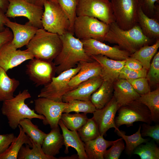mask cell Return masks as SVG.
Masks as SVG:
<instances>
[{
  "label": "cell",
  "instance_id": "46",
  "mask_svg": "<svg viewBox=\"0 0 159 159\" xmlns=\"http://www.w3.org/2000/svg\"><path fill=\"white\" fill-rule=\"evenodd\" d=\"M157 0H140L142 8L144 13L146 11L152 14L154 13L156 9L155 4Z\"/></svg>",
  "mask_w": 159,
  "mask_h": 159
},
{
  "label": "cell",
  "instance_id": "21",
  "mask_svg": "<svg viewBox=\"0 0 159 159\" xmlns=\"http://www.w3.org/2000/svg\"><path fill=\"white\" fill-rule=\"evenodd\" d=\"M113 96L119 107L136 100L140 96L127 80L118 79L113 83Z\"/></svg>",
  "mask_w": 159,
  "mask_h": 159
},
{
  "label": "cell",
  "instance_id": "26",
  "mask_svg": "<svg viewBox=\"0 0 159 159\" xmlns=\"http://www.w3.org/2000/svg\"><path fill=\"white\" fill-rule=\"evenodd\" d=\"M138 25L146 36L150 39H159V22L155 19L148 17L144 13L141 4L138 11Z\"/></svg>",
  "mask_w": 159,
  "mask_h": 159
},
{
  "label": "cell",
  "instance_id": "47",
  "mask_svg": "<svg viewBox=\"0 0 159 159\" xmlns=\"http://www.w3.org/2000/svg\"><path fill=\"white\" fill-rule=\"evenodd\" d=\"M124 66L128 69L134 70H140L143 68L139 61L131 57H129L125 60Z\"/></svg>",
  "mask_w": 159,
  "mask_h": 159
},
{
  "label": "cell",
  "instance_id": "43",
  "mask_svg": "<svg viewBox=\"0 0 159 159\" xmlns=\"http://www.w3.org/2000/svg\"><path fill=\"white\" fill-rule=\"evenodd\" d=\"M150 125L145 123L141 125V135L142 137H150L159 144V125L157 124L153 126Z\"/></svg>",
  "mask_w": 159,
  "mask_h": 159
},
{
  "label": "cell",
  "instance_id": "51",
  "mask_svg": "<svg viewBox=\"0 0 159 159\" xmlns=\"http://www.w3.org/2000/svg\"><path fill=\"white\" fill-rule=\"evenodd\" d=\"M45 0H38L36 5L40 6L42 7H43V3Z\"/></svg>",
  "mask_w": 159,
  "mask_h": 159
},
{
  "label": "cell",
  "instance_id": "5",
  "mask_svg": "<svg viewBox=\"0 0 159 159\" xmlns=\"http://www.w3.org/2000/svg\"><path fill=\"white\" fill-rule=\"evenodd\" d=\"M43 5L42 23L44 29L59 36L70 32L69 19L59 4L49 0H45Z\"/></svg>",
  "mask_w": 159,
  "mask_h": 159
},
{
  "label": "cell",
  "instance_id": "41",
  "mask_svg": "<svg viewBox=\"0 0 159 159\" xmlns=\"http://www.w3.org/2000/svg\"><path fill=\"white\" fill-rule=\"evenodd\" d=\"M147 73V70L144 68L140 70H134L124 66L120 71L118 79L128 80L145 77Z\"/></svg>",
  "mask_w": 159,
  "mask_h": 159
},
{
  "label": "cell",
  "instance_id": "25",
  "mask_svg": "<svg viewBox=\"0 0 159 159\" xmlns=\"http://www.w3.org/2000/svg\"><path fill=\"white\" fill-rule=\"evenodd\" d=\"M113 83L103 80L100 87L91 95L90 100L96 109L104 107L113 97Z\"/></svg>",
  "mask_w": 159,
  "mask_h": 159
},
{
  "label": "cell",
  "instance_id": "38",
  "mask_svg": "<svg viewBox=\"0 0 159 159\" xmlns=\"http://www.w3.org/2000/svg\"><path fill=\"white\" fill-rule=\"evenodd\" d=\"M49 0L59 4L69 20L70 32L73 34V27L74 21L77 16L76 11L79 0Z\"/></svg>",
  "mask_w": 159,
  "mask_h": 159
},
{
  "label": "cell",
  "instance_id": "48",
  "mask_svg": "<svg viewBox=\"0 0 159 159\" xmlns=\"http://www.w3.org/2000/svg\"><path fill=\"white\" fill-rule=\"evenodd\" d=\"M9 19L6 16L5 13L0 8V33L3 32L6 29L5 24Z\"/></svg>",
  "mask_w": 159,
  "mask_h": 159
},
{
  "label": "cell",
  "instance_id": "24",
  "mask_svg": "<svg viewBox=\"0 0 159 159\" xmlns=\"http://www.w3.org/2000/svg\"><path fill=\"white\" fill-rule=\"evenodd\" d=\"M63 145V137L58 126L52 129L50 132L47 134L42 145V148L46 154L55 156L59 153Z\"/></svg>",
  "mask_w": 159,
  "mask_h": 159
},
{
  "label": "cell",
  "instance_id": "4",
  "mask_svg": "<svg viewBox=\"0 0 159 159\" xmlns=\"http://www.w3.org/2000/svg\"><path fill=\"white\" fill-rule=\"evenodd\" d=\"M31 97L27 89L19 93L11 99L3 102L1 110L2 114L6 117L9 127L15 129L22 119L28 118L32 120L37 118L43 120L44 117L37 114L34 110L31 109L25 103V100Z\"/></svg>",
  "mask_w": 159,
  "mask_h": 159
},
{
  "label": "cell",
  "instance_id": "45",
  "mask_svg": "<svg viewBox=\"0 0 159 159\" xmlns=\"http://www.w3.org/2000/svg\"><path fill=\"white\" fill-rule=\"evenodd\" d=\"M13 37L12 31L6 27L4 31L0 33V49L5 44L11 42Z\"/></svg>",
  "mask_w": 159,
  "mask_h": 159
},
{
  "label": "cell",
  "instance_id": "33",
  "mask_svg": "<svg viewBox=\"0 0 159 159\" xmlns=\"http://www.w3.org/2000/svg\"><path fill=\"white\" fill-rule=\"evenodd\" d=\"M19 125L34 143L42 145L47 134L39 129L37 125H34L31 120L23 119L20 121Z\"/></svg>",
  "mask_w": 159,
  "mask_h": 159
},
{
  "label": "cell",
  "instance_id": "7",
  "mask_svg": "<svg viewBox=\"0 0 159 159\" xmlns=\"http://www.w3.org/2000/svg\"><path fill=\"white\" fill-rule=\"evenodd\" d=\"M79 63L76 67L64 71L56 77L52 78L51 81L44 86L38 95V97L46 98L55 101L61 102L63 96L71 90L68 83L81 68Z\"/></svg>",
  "mask_w": 159,
  "mask_h": 159
},
{
  "label": "cell",
  "instance_id": "20",
  "mask_svg": "<svg viewBox=\"0 0 159 159\" xmlns=\"http://www.w3.org/2000/svg\"><path fill=\"white\" fill-rule=\"evenodd\" d=\"M80 63L81 66L80 71L72 78L68 83L71 90L75 89L82 82L91 78L101 76V67L97 62L94 60L91 62H81Z\"/></svg>",
  "mask_w": 159,
  "mask_h": 159
},
{
  "label": "cell",
  "instance_id": "8",
  "mask_svg": "<svg viewBox=\"0 0 159 159\" xmlns=\"http://www.w3.org/2000/svg\"><path fill=\"white\" fill-rule=\"evenodd\" d=\"M115 21L121 29L128 30L137 24L140 0H111Z\"/></svg>",
  "mask_w": 159,
  "mask_h": 159
},
{
  "label": "cell",
  "instance_id": "1",
  "mask_svg": "<svg viewBox=\"0 0 159 159\" xmlns=\"http://www.w3.org/2000/svg\"><path fill=\"white\" fill-rule=\"evenodd\" d=\"M59 36L62 43V48L54 62L56 66V73L58 75L75 67L80 62L94 61L86 53L81 40L72 33L68 31Z\"/></svg>",
  "mask_w": 159,
  "mask_h": 159
},
{
  "label": "cell",
  "instance_id": "35",
  "mask_svg": "<svg viewBox=\"0 0 159 159\" xmlns=\"http://www.w3.org/2000/svg\"><path fill=\"white\" fill-rule=\"evenodd\" d=\"M67 103V105L63 113H69L74 112L76 113L82 112L86 114L93 113L96 110L90 100H74Z\"/></svg>",
  "mask_w": 159,
  "mask_h": 159
},
{
  "label": "cell",
  "instance_id": "37",
  "mask_svg": "<svg viewBox=\"0 0 159 159\" xmlns=\"http://www.w3.org/2000/svg\"><path fill=\"white\" fill-rule=\"evenodd\" d=\"M77 132L84 142L94 139L100 135L97 125L92 117L88 118Z\"/></svg>",
  "mask_w": 159,
  "mask_h": 159
},
{
  "label": "cell",
  "instance_id": "30",
  "mask_svg": "<svg viewBox=\"0 0 159 159\" xmlns=\"http://www.w3.org/2000/svg\"><path fill=\"white\" fill-rule=\"evenodd\" d=\"M159 47V39L152 45H145L130 55L142 64L143 67L147 70L149 69L151 59L156 54Z\"/></svg>",
  "mask_w": 159,
  "mask_h": 159
},
{
  "label": "cell",
  "instance_id": "19",
  "mask_svg": "<svg viewBox=\"0 0 159 159\" xmlns=\"http://www.w3.org/2000/svg\"><path fill=\"white\" fill-rule=\"evenodd\" d=\"M90 57L100 64L102 68L101 76L103 80L114 83L118 79L125 60H115L102 55H92Z\"/></svg>",
  "mask_w": 159,
  "mask_h": 159
},
{
  "label": "cell",
  "instance_id": "3",
  "mask_svg": "<svg viewBox=\"0 0 159 159\" xmlns=\"http://www.w3.org/2000/svg\"><path fill=\"white\" fill-rule=\"evenodd\" d=\"M26 46L34 58L52 62L60 52L62 43L59 35L41 28Z\"/></svg>",
  "mask_w": 159,
  "mask_h": 159
},
{
  "label": "cell",
  "instance_id": "16",
  "mask_svg": "<svg viewBox=\"0 0 159 159\" xmlns=\"http://www.w3.org/2000/svg\"><path fill=\"white\" fill-rule=\"evenodd\" d=\"M34 58L27 49L17 50L11 42L4 45L0 49V67L6 72L24 62Z\"/></svg>",
  "mask_w": 159,
  "mask_h": 159
},
{
  "label": "cell",
  "instance_id": "36",
  "mask_svg": "<svg viewBox=\"0 0 159 159\" xmlns=\"http://www.w3.org/2000/svg\"><path fill=\"white\" fill-rule=\"evenodd\" d=\"M145 143L138 146L132 153L138 155L141 159H159V147L153 142Z\"/></svg>",
  "mask_w": 159,
  "mask_h": 159
},
{
  "label": "cell",
  "instance_id": "40",
  "mask_svg": "<svg viewBox=\"0 0 159 159\" xmlns=\"http://www.w3.org/2000/svg\"><path fill=\"white\" fill-rule=\"evenodd\" d=\"M125 144L122 138L116 140L109 149L106 150L104 156L105 159H118L125 149Z\"/></svg>",
  "mask_w": 159,
  "mask_h": 159
},
{
  "label": "cell",
  "instance_id": "14",
  "mask_svg": "<svg viewBox=\"0 0 159 159\" xmlns=\"http://www.w3.org/2000/svg\"><path fill=\"white\" fill-rule=\"evenodd\" d=\"M85 51L90 57L102 55L113 59L125 60L130 56L129 52L117 47L109 46L103 42L91 39L81 40Z\"/></svg>",
  "mask_w": 159,
  "mask_h": 159
},
{
  "label": "cell",
  "instance_id": "44",
  "mask_svg": "<svg viewBox=\"0 0 159 159\" xmlns=\"http://www.w3.org/2000/svg\"><path fill=\"white\" fill-rule=\"evenodd\" d=\"M13 133L0 134V155L9 148L14 138Z\"/></svg>",
  "mask_w": 159,
  "mask_h": 159
},
{
  "label": "cell",
  "instance_id": "2",
  "mask_svg": "<svg viewBox=\"0 0 159 159\" xmlns=\"http://www.w3.org/2000/svg\"><path fill=\"white\" fill-rule=\"evenodd\" d=\"M109 25L105 41L117 44L131 54L150 41L138 24L128 30L121 28L115 22Z\"/></svg>",
  "mask_w": 159,
  "mask_h": 159
},
{
  "label": "cell",
  "instance_id": "10",
  "mask_svg": "<svg viewBox=\"0 0 159 159\" xmlns=\"http://www.w3.org/2000/svg\"><path fill=\"white\" fill-rule=\"evenodd\" d=\"M76 14L93 17L108 24L115 22L111 3L107 0H79Z\"/></svg>",
  "mask_w": 159,
  "mask_h": 159
},
{
  "label": "cell",
  "instance_id": "29",
  "mask_svg": "<svg viewBox=\"0 0 159 159\" xmlns=\"http://www.w3.org/2000/svg\"><path fill=\"white\" fill-rule=\"evenodd\" d=\"M145 105L149 110L151 120L155 123L159 122V89L142 95L136 100Z\"/></svg>",
  "mask_w": 159,
  "mask_h": 159
},
{
  "label": "cell",
  "instance_id": "32",
  "mask_svg": "<svg viewBox=\"0 0 159 159\" xmlns=\"http://www.w3.org/2000/svg\"><path fill=\"white\" fill-rule=\"evenodd\" d=\"M141 127V125H140L138 130L135 133L129 136L125 135L124 131L120 130L116 131L117 135L125 141L126 144L125 152L129 155H131L134 150L139 145L149 141V139L143 138L140 132Z\"/></svg>",
  "mask_w": 159,
  "mask_h": 159
},
{
  "label": "cell",
  "instance_id": "28",
  "mask_svg": "<svg viewBox=\"0 0 159 159\" xmlns=\"http://www.w3.org/2000/svg\"><path fill=\"white\" fill-rule=\"evenodd\" d=\"M19 84V80L10 78L6 72L0 67V101L14 97V93Z\"/></svg>",
  "mask_w": 159,
  "mask_h": 159
},
{
  "label": "cell",
  "instance_id": "52",
  "mask_svg": "<svg viewBox=\"0 0 159 159\" xmlns=\"http://www.w3.org/2000/svg\"><path fill=\"white\" fill-rule=\"evenodd\" d=\"M25 1L29 2L30 3L34 4H36L38 0H24Z\"/></svg>",
  "mask_w": 159,
  "mask_h": 159
},
{
  "label": "cell",
  "instance_id": "13",
  "mask_svg": "<svg viewBox=\"0 0 159 159\" xmlns=\"http://www.w3.org/2000/svg\"><path fill=\"white\" fill-rule=\"evenodd\" d=\"M26 65V72L36 86H44L49 83L56 73L54 62L34 58Z\"/></svg>",
  "mask_w": 159,
  "mask_h": 159
},
{
  "label": "cell",
  "instance_id": "34",
  "mask_svg": "<svg viewBox=\"0 0 159 159\" xmlns=\"http://www.w3.org/2000/svg\"><path fill=\"white\" fill-rule=\"evenodd\" d=\"M88 118L85 113L70 114L63 113L60 120L64 125L68 129L77 131L87 122Z\"/></svg>",
  "mask_w": 159,
  "mask_h": 159
},
{
  "label": "cell",
  "instance_id": "50",
  "mask_svg": "<svg viewBox=\"0 0 159 159\" xmlns=\"http://www.w3.org/2000/svg\"><path fill=\"white\" fill-rule=\"evenodd\" d=\"M58 158L59 159H78V156L77 155H72L70 157H61Z\"/></svg>",
  "mask_w": 159,
  "mask_h": 159
},
{
  "label": "cell",
  "instance_id": "31",
  "mask_svg": "<svg viewBox=\"0 0 159 159\" xmlns=\"http://www.w3.org/2000/svg\"><path fill=\"white\" fill-rule=\"evenodd\" d=\"M32 147L28 144L23 145L18 153V159H57L55 156L46 154L42 148V145L34 143L30 138Z\"/></svg>",
  "mask_w": 159,
  "mask_h": 159
},
{
  "label": "cell",
  "instance_id": "27",
  "mask_svg": "<svg viewBox=\"0 0 159 159\" xmlns=\"http://www.w3.org/2000/svg\"><path fill=\"white\" fill-rule=\"evenodd\" d=\"M19 133L14 138L7 149L0 155V159H17L19 152L24 144H28L31 147L32 144L29 137L24 132L21 126H18Z\"/></svg>",
  "mask_w": 159,
  "mask_h": 159
},
{
  "label": "cell",
  "instance_id": "22",
  "mask_svg": "<svg viewBox=\"0 0 159 159\" xmlns=\"http://www.w3.org/2000/svg\"><path fill=\"white\" fill-rule=\"evenodd\" d=\"M59 125L62 131L64 139V145L65 146L64 153H69V148L72 147L77 153L79 159H88L84 147V143L82 140L77 131L69 130L63 124L60 120L58 122Z\"/></svg>",
  "mask_w": 159,
  "mask_h": 159
},
{
  "label": "cell",
  "instance_id": "11",
  "mask_svg": "<svg viewBox=\"0 0 159 159\" xmlns=\"http://www.w3.org/2000/svg\"><path fill=\"white\" fill-rule=\"evenodd\" d=\"M9 4L5 14L8 18L24 16L28 22L38 29L43 28L42 19L43 7L28 2L24 0H9Z\"/></svg>",
  "mask_w": 159,
  "mask_h": 159
},
{
  "label": "cell",
  "instance_id": "23",
  "mask_svg": "<svg viewBox=\"0 0 159 159\" xmlns=\"http://www.w3.org/2000/svg\"><path fill=\"white\" fill-rule=\"evenodd\" d=\"M105 140L103 135L84 143L85 150L88 159H104L107 148L115 141Z\"/></svg>",
  "mask_w": 159,
  "mask_h": 159
},
{
  "label": "cell",
  "instance_id": "17",
  "mask_svg": "<svg viewBox=\"0 0 159 159\" xmlns=\"http://www.w3.org/2000/svg\"><path fill=\"white\" fill-rule=\"evenodd\" d=\"M103 80L101 76L89 79L64 95L62 101L67 102L74 100H90L91 95L100 87Z\"/></svg>",
  "mask_w": 159,
  "mask_h": 159
},
{
  "label": "cell",
  "instance_id": "53",
  "mask_svg": "<svg viewBox=\"0 0 159 159\" xmlns=\"http://www.w3.org/2000/svg\"><path fill=\"white\" fill-rule=\"evenodd\" d=\"M107 0L110 1L111 0Z\"/></svg>",
  "mask_w": 159,
  "mask_h": 159
},
{
  "label": "cell",
  "instance_id": "6",
  "mask_svg": "<svg viewBox=\"0 0 159 159\" xmlns=\"http://www.w3.org/2000/svg\"><path fill=\"white\" fill-rule=\"evenodd\" d=\"M109 25L98 19L86 16H77L74 21L73 33L80 40L89 39L105 41Z\"/></svg>",
  "mask_w": 159,
  "mask_h": 159
},
{
  "label": "cell",
  "instance_id": "12",
  "mask_svg": "<svg viewBox=\"0 0 159 159\" xmlns=\"http://www.w3.org/2000/svg\"><path fill=\"white\" fill-rule=\"evenodd\" d=\"M38 97L34 100V110L37 114L44 117L43 124L49 125L51 129L59 126V122L67 103Z\"/></svg>",
  "mask_w": 159,
  "mask_h": 159
},
{
  "label": "cell",
  "instance_id": "49",
  "mask_svg": "<svg viewBox=\"0 0 159 159\" xmlns=\"http://www.w3.org/2000/svg\"><path fill=\"white\" fill-rule=\"evenodd\" d=\"M9 4V0H0V8L5 13Z\"/></svg>",
  "mask_w": 159,
  "mask_h": 159
},
{
  "label": "cell",
  "instance_id": "15",
  "mask_svg": "<svg viewBox=\"0 0 159 159\" xmlns=\"http://www.w3.org/2000/svg\"><path fill=\"white\" fill-rule=\"evenodd\" d=\"M119 107L113 96L110 101L104 107L96 109L92 118L98 126L100 135H104L110 128H114L115 132L119 130L115 124V114Z\"/></svg>",
  "mask_w": 159,
  "mask_h": 159
},
{
  "label": "cell",
  "instance_id": "39",
  "mask_svg": "<svg viewBox=\"0 0 159 159\" xmlns=\"http://www.w3.org/2000/svg\"><path fill=\"white\" fill-rule=\"evenodd\" d=\"M149 69L146 77L148 81L153 85L158 84L159 82V52L154 56Z\"/></svg>",
  "mask_w": 159,
  "mask_h": 159
},
{
  "label": "cell",
  "instance_id": "18",
  "mask_svg": "<svg viewBox=\"0 0 159 159\" xmlns=\"http://www.w3.org/2000/svg\"><path fill=\"white\" fill-rule=\"evenodd\" d=\"M5 26L11 30L13 37L11 43L17 49L27 45L38 29L28 21L21 24L12 22L9 19L6 21Z\"/></svg>",
  "mask_w": 159,
  "mask_h": 159
},
{
  "label": "cell",
  "instance_id": "42",
  "mask_svg": "<svg viewBox=\"0 0 159 159\" xmlns=\"http://www.w3.org/2000/svg\"><path fill=\"white\" fill-rule=\"evenodd\" d=\"M127 80L135 90L140 95L145 94L150 91L148 81L146 77Z\"/></svg>",
  "mask_w": 159,
  "mask_h": 159
},
{
  "label": "cell",
  "instance_id": "9",
  "mask_svg": "<svg viewBox=\"0 0 159 159\" xmlns=\"http://www.w3.org/2000/svg\"><path fill=\"white\" fill-rule=\"evenodd\" d=\"M117 111L118 116L115 117V121L118 128L124 125L127 127L133 126L134 122L138 121L152 124L150 112L148 108L136 100L120 107Z\"/></svg>",
  "mask_w": 159,
  "mask_h": 159
}]
</instances>
